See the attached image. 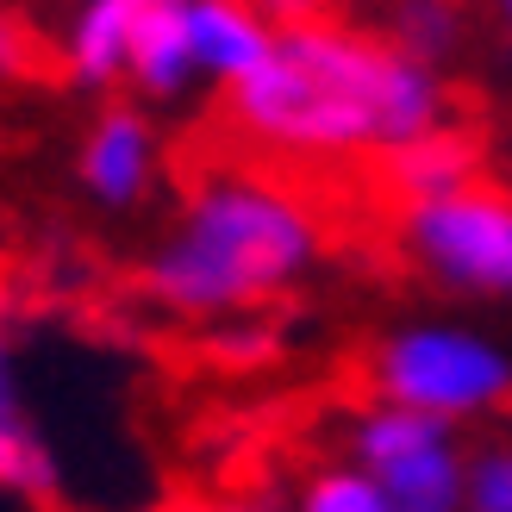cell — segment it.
<instances>
[{
  "label": "cell",
  "mask_w": 512,
  "mask_h": 512,
  "mask_svg": "<svg viewBox=\"0 0 512 512\" xmlns=\"http://www.w3.org/2000/svg\"><path fill=\"white\" fill-rule=\"evenodd\" d=\"M325 232L306 200L263 169H213L188 188L157 250L144 256V294L169 319L238 325L288 294L319 263Z\"/></svg>",
  "instance_id": "cell-2"
},
{
  "label": "cell",
  "mask_w": 512,
  "mask_h": 512,
  "mask_svg": "<svg viewBox=\"0 0 512 512\" xmlns=\"http://www.w3.org/2000/svg\"><path fill=\"white\" fill-rule=\"evenodd\" d=\"M132 19H138V0H88V7L69 13L57 38V63L75 88L88 94L125 88V75H132Z\"/></svg>",
  "instance_id": "cell-9"
},
{
  "label": "cell",
  "mask_w": 512,
  "mask_h": 512,
  "mask_svg": "<svg viewBox=\"0 0 512 512\" xmlns=\"http://www.w3.org/2000/svg\"><path fill=\"white\" fill-rule=\"evenodd\" d=\"M232 132L269 157H394L444 132V75L350 19H281L269 63L225 94Z\"/></svg>",
  "instance_id": "cell-1"
},
{
  "label": "cell",
  "mask_w": 512,
  "mask_h": 512,
  "mask_svg": "<svg viewBox=\"0 0 512 512\" xmlns=\"http://www.w3.org/2000/svg\"><path fill=\"white\" fill-rule=\"evenodd\" d=\"M506 38H512V7H506Z\"/></svg>",
  "instance_id": "cell-17"
},
{
  "label": "cell",
  "mask_w": 512,
  "mask_h": 512,
  "mask_svg": "<svg viewBox=\"0 0 512 512\" xmlns=\"http://www.w3.org/2000/svg\"><path fill=\"white\" fill-rule=\"evenodd\" d=\"M350 469H363L394 512H463L469 506V456L456 444V425L369 406L350 425Z\"/></svg>",
  "instance_id": "cell-4"
},
{
  "label": "cell",
  "mask_w": 512,
  "mask_h": 512,
  "mask_svg": "<svg viewBox=\"0 0 512 512\" xmlns=\"http://www.w3.org/2000/svg\"><path fill=\"white\" fill-rule=\"evenodd\" d=\"M125 88L144 100H175L194 82V44H188V0H138L132 19V75Z\"/></svg>",
  "instance_id": "cell-10"
},
{
  "label": "cell",
  "mask_w": 512,
  "mask_h": 512,
  "mask_svg": "<svg viewBox=\"0 0 512 512\" xmlns=\"http://www.w3.org/2000/svg\"><path fill=\"white\" fill-rule=\"evenodd\" d=\"M475 169H481L475 144L463 132H450V125L431 132V138H419V144H406V150H394V157H381V175H388V188L406 200V213L475 188Z\"/></svg>",
  "instance_id": "cell-11"
},
{
  "label": "cell",
  "mask_w": 512,
  "mask_h": 512,
  "mask_svg": "<svg viewBox=\"0 0 512 512\" xmlns=\"http://www.w3.org/2000/svg\"><path fill=\"white\" fill-rule=\"evenodd\" d=\"M157 163H163L157 119H144L138 107H100L88 119L82 144H75V182H82L88 200H100L113 213L138 207L157 188Z\"/></svg>",
  "instance_id": "cell-6"
},
{
  "label": "cell",
  "mask_w": 512,
  "mask_h": 512,
  "mask_svg": "<svg viewBox=\"0 0 512 512\" xmlns=\"http://www.w3.org/2000/svg\"><path fill=\"white\" fill-rule=\"evenodd\" d=\"M388 38L406 50V57H419L425 69H438L450 57V44H456V13L450 7H400Z\"/></svg>",
  "instance_id": "cell-13"
},
{
  "label": "cell",
  "mask_w": 512,
  "mask_h": 512,
  "mask_svg": "<svg viewBox=\"0 0 512 512\" xmlns=\"http://www.w3.org/2000/svg\"><path fill=\"white\" fill-rule=\"evenodd\" d=\"M25 69V32L19 25L0 13V82H7V75H19Z\"/></svg>",
  "instance_id": "cell-15"
},
{
  "label": "cell",
  "mask_w": 512,
  "mask_h": 512,
  "mask_svg": "<svg viewBox=\"0 0 512 512\" xmlns=\"http://www.w3.org/2000/svg\"><path fill=\"white\" fill-rule=\"evenodd\" d=\"M294 512H394V506L381 500V488H375L363 469L338 463V469H319L313 481H306Z\"/></svg>",
  "instance_id": "cell-12"
},
{
  "label": "cell",
  "mask_w": 512,
  "mask_h": 512,
  "mask_svg": "<svg viewBox=\"0 0 512 512\" xmlns=\"http://www.w3.org/2000/svg\"><path fill=\"white\" fill-rule=\"evenodd\" d=\"M463 512H512V444L469 456V506Z\"/></svg>",
  "instance_id": "cell-14"
},
{
  "label": "cell",
  "mask_w": 512,
  "mask_h": 512,
  "mask_svg": "<svg viewBox=\"0 0 512 512\" xmlns=\"http://www.w3.org/2000/svg\"><path fill=\"white\" fill-rule=\"evenodd\" d=\"M157 512H263L250 500H182V506H157Z\"/></svg>",
  "instance_id": "cell-16"
},
{
  "label": "cell",
  "mask_w": 512,
  "mask_h": 512,
  "mask_svg": "<svg viewBox=\"0 0 512 512\" xmlns=\"http://www.w3.org/2000/svg\"><path fill=\"white\" fill-rule=\"evenodd\" d=\"M188 44H194V82L238 94L269 63L275 25L238 0H188Z\"/></svg>",
  "instance_id": "cell-7"
},
{
  "label": "cell",
  "mask_w": 512,
  "mask_h": 512,
  "mask_svg": "<svg viewBox=\"0 0 512 512\" xmlns=\"http://www.w3.org/2000/svg\"><path fill=\"white\" fill-rule=\"evenodd\" d=\"M0 494L19 500H44L57 494V456L38 438L32 413H25V388H19V344H13V313L0 300Z\"/></svg>",
  "instance_id": "cell-8"
},
{
  "label": "cell",
  "mask_w": 512,
  "mask_h": 512,
  "mask_svg": "<svg viewBox=\"0 0 512 512\" xmlns=\"http://www.w3.org/2000/svg\"><path fill=\"white\" fill-rule=\"evenodd\" d=\"M369 381L381 406L456 425L512 400V356L463 325H406L394 338H381Z\"/></svg>",
  "instance_id": "cell-3"
},
{
  "label": "cell",
  "mask_w": 512,
  "mask_h": 512,
  "mask_svg": "<svg viewBox=\"0 0 512 512\" xmlns=\"http://www.w3.org/2000/svg\"><path fill=\"white\" fill-rule=\"evenodd\" d=\"M406 219V250L463 294H512V194L494 188H463L450 200L400 213Z\"/></svg>",
  "instance_id": "cell-5"
}]
</instances>
